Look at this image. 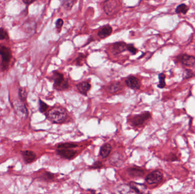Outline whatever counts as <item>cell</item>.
<instances>
[{
  "label": "cell",
  "instance_id": "cell-1",
  "mask_svg": "<svg viewBox=\"0 0 195 194\" xmlns=\"http://www.w3.org/2000/svg\"><path fill=\"white\" fill-rule=\"evenodd\" d=\"M48 117L53 123L61 124L65 121L67 117V113L64 108L56 107L49 111Z\"/></svg>",
  "mask_w": 195,
  "mask_h": 194
},
{
  "label": "cell",
  "instance_id": "cell-2",
  "mask_svg": "<svg viewBox=\"0 0 195 194\" xmlns=\"http://www.w3.org/2000/svg\"><path fill=\"white\" fill-rule=\"evenodd\" d=\"M52 77L54 81V87L57 90H65L68 88V81L66 79H65L62 73L56 71H53Z\"/></svg>",
  "mask_w": 195,
  "mask_h": 194
},
{
  "label": "cell",
  "instance_id": "cell-3",
  "mask_svg": "<svg viewBox=\"0 0 195 194\" xmlns=\"http://www.w3.org/2000/svg\"><path fill=\"white\" fill-rule=\"evenodd\" d=\"M0 55L2 58V68L3 71L7 70L11 58V49L5 46L0 45Z\"/></svg>",
  "mask_w": 195,
  "mask_h": 194
},
{
  "label": "cell",
  "instance_id": "cell-4",
  "mask_svg": "<svg viewBox=\"0 0 195 194\" xmlns=\"http://www.w3.org/2000/svg\"><path fill=\"white\" fill-rule=\"evenodd\" d=\"M163 175L159 170H155L150 173L146 177V182L149 184H153L160 183L163 179Z\"/></svg>",
  "mask_w": 195,
  "mask_h": 194
},
{
  "label": "cell",
  "instance_id": "cell-5",
  "mask_svg": "<svg viewBox=\"0 0 195 194\" xmlns=\"http://www.w3.org/2000/svg\"><path fill=\"white\" fill-rule=\"evenodd\" d=\"M178 62L180 63L183 65L187 67H195V57L189 55L187 54H182L176 57Z\"/></svg>",
  "mask_w": 195,
  "mask_h": 194
},
{
  "label": "cell",
  "instance_id": "cell-6",
  "mask_svg": "<svg viewBox=\"0 0 195 194\" xmlns=\"http://www.w3.org/2000/svg\"><path fill=\"white\" fill-rule=\"evenodd\" d=\"M151 117V115L150 112H145L143 113L134 116L131 120V123L134 126H140Z\"/></svg>",
  "mask_w": 195,
  "mask_h": 194
},
{
  "label": "cell",
  "instance_id": "cell-7",
  "mask_svg": "<svg viewBox=\"0 0 195 194\" xmlns=\"http://www.w3.org/2000/svg\"><path fill=\"white\" fill-rule=\"evenodd\" d=\"M118 7L116 0H106L103 3V9L106 14L111 15L115 11Z\"/></svg>",
  "mask_w": 195,
  "mask_h": 194
},
{
  "label": "cell",
  "instance_id": "cell-8",
  "mask_svg": "<svg viewBox=\"0 0 195 194\" xmlns=\"http://www.w3.org/2000/svg\"><path fill=\"white\" fill-rule=\"evenodd\" d=\"M77 152V151L70 149H58L57 150V155L66 160H71L73 158Z\"/></svg>",
  "mask_w": 195,
  "mask_h": 194
},
{
  "label": "cell",
  "instance_id": "cell-9",
  "mask_svg": "<svg viewBox=\"0 0 195 194\" xmlns=\"http://www.w3.org/2000/svg\"><path fill=\"white\" fill-rule=\"evenodd\" d=\"M125 83L127 87L133 90H139L141 83L140 80L134 76H129L125 79Z\"/></svg>",
  "mask_w": 195,
  "mask_h": 194
},
{
  "label": "cell",
  "instance_id": "cell-10",
  "mask_svg": "<svg viewBox=\"0 0 195 194\" xmlns=\"http://www.w3.org/2000/svg\"><path fill=\"white\" fill-rule=\"evenodd\" d=\"M127 50V44L123 42L115 43L112 47V53L114 55H118Z\"/></svg>",
  "mask_w": 195,
  "mask_h": 194
},
{
  "label": "cell",
  "instance_id": "cell-11",
  "mask_svg": "<svg viewBox=\"0 0 195 194\" xmlns=\"http://www.w3.org/2000/svg\"><path fill=\"white\" fill-rule=\"evenodd\" d=\"M110 163L114 166H120L123 163V157L118 152H114L110 160Z\"/></svg>",
  "mask_w": 195,
  "mask_h": 194
},
{
  "label": "cell",
  "instance_id": "cell-12",
  "mask_svg": "<svg viewBox=\"0 0 195 194\" xmlns=\"http://www.w3.org/2000/svg\"><path fill=\"white\" fill-rule=\"evenodd\" d=\"M21 154L26 163H31L36 159V154L35 152L31 150L21 151Z\"/></svg>",
  "mask_w": 195,
  "mask_h": 194
},
{
  "label": "cell",
  "instance_id": "cell-13",
  "mask_svg": "<svg viewBox=\"0 0 195 194\" xmlns=\"http://www.w3.org/2000/svg\"><path fill=\"white\" fill-rule=\"evenodd\" d=\"M112 32V28L109 24L105 25L102 27L98 32V37L102 39L107 38L111 34Z\"/></svg>",
  "mask_w": 195,
  "mask_h": 194
},
{
  "label": "cell",
  "instance_id": "cell-14",
  "mask_svg": "<svg viewBox=\"0 0 195 194\" xmlns=\"http://www.w3.org/2000/svg\"><path fill=\"white\" fill-rule=\"evenodd\" d=\"M127 172L129 176L131 177H142L144 175V170L138 167H129L127 170Z\"/></svg>",
  "mask_w": 195,
  "mask_h": 194
},
{
  "label": "cell",
  "instance_id": "cell-15",
  "mask_svg": "<svg viewBox=\"0 0 195 194\" xmlns=\"http://www.w3.org/2000/svg\"><path fill=\"white\" fill-rule=\"evenodd\" d=\"M77 88L80 94L86 96L87 92L90 90L91 85L90 84L87 82H83L78 84L77 85Z\"/></svg>",
  "mask_w": 195,
  "mask_h": 194
},
{
  "label": "cell",
  "instance_id": "cell-16",
  "mask_svg": "<svg viewBox=\"0 0 195 194\" xmlns=\"http://www.w3.org/2000/svg\"><path fill=\"white\" fill-rule=\"evenodd\" d=\"M122 88V84L119 82H114L113 83L111 84L107 88L106 90H107V92L110 94H113L118 92L119 90H120Z\"/></svg>",
  "mask_w": 195,
  "mask_h": 194
},
{
  "label": "cell",
  "instance_id": "cell-17",
  "mask_svg": "<svg viewBox=\"0 0 195 194\" xmlns=\"http://www.w3.org/2000/svg\"><path fill=\"white\" fill-rule=\"evenodd\" d=\"M129 186L136 193H143L144 191L146 190V187L143 184L138 183L132 182L129 183Z\"/></svg>",
  "mask_w": 195,
  "mask_h": 194
},
{
  "label": "cell",
  "instance_id": "cell-18",
  "mask_svg": "<svg viewBox=\"0 0 195 194\" xmlns=\"http://www.w3.org/2000/svg\"><path fill=\"white\" fill-rule=\"evenodd\" d=\"M111 146L109 143H106L102 146L100 150V156L102 158H106L109 156L111 152Z\"/></svg>",
  "mask_w": 195,
  "mask_h": 194
},
{
  "label": "cell",
  "instance_id": "cell-19",
  "mask_svg": "<svg viewBox=\"0 0 195 194\" xmlns=\"http://www.w3.org/2000/svg\"><path fill=\"white\" fill-rule=\"evenodd\" d=\"M15 108L16 111L20 114H22V115L23 114L26 115L28 114V110L25 104L23 103V101H21V103L20 102L16 103L15 104Z\"/></svg>",
  "mask_w": 195,
  "mask_h": 194
},
{
  "label": "cell",
  "instance_id": "cell-20",
  "mask_svg": "<svg viewBox=\"0 0 195 194\" xmlns=\"http://www.w3.org/2000/svg\"><path fill=\"white\" fill-rule=\"evenodd\" d=\"M189 11V7L185 4H180L175 9V13L176 14H187Z\"/></svg>",
  "mask_w": 195,
  "mask_h": 194
},
{
  "label": "cell",
  "instance_id": "cell-21",
  "mask_svg": "<svg viewBox=\"0 0 195 194\" xmlns=\"http://www.w3.org/2000/svg\"><path fill=\"white\" fill-rule=\"evenodd\" d=\"M132 188L129 186V185H127V184H122L120 186H119L116 191L118 193H121V194H127V193H131L133 192V191H131Z\"/></svg>",
  "mask_w": 195,
  "mask_h": 194
},
{
  "label": "cell",
  "instance_id": "cell-22",
  "mask_svg": "<svg viewBox=\"0 0 195 194\" xmlns=\"http://www.w3.org/2000/svg\"><path fill=\"white\" fill-rule=\"evenodd\" d=\"M78 145L74 143H63L57 146L58 149H70L77 148Z\"/></svg>",
  "mask_w": 195,
  "mask_h": 194
},
{
  "label": "cell",
  "instance_id": "cell-23",
  "mask_svg": "<svg viewBox=\"0 0 195 194\" xmlns=\"http://www.w3.org/2000/svg\"><path fill=\"white\" fill-rule=\"evenodd\" d=\"M76 0H65L63 3V7L67 11H70L73 7Z\"/></svg>",
  "mask_w": 195,
  "mask_h": 194
},
{
  "label": "cell",
  "instance_id": "cell-24",
  "mask_svg": "<svg viewBox=\"0 0 195 194\" xmlns=\"http://www.w3.org/2000/svg\"><path fill=\"white\" fill-rule=\"evenodd\" d=\"M159 83L157 87L159 88H163L166 86V75L163 73H160L158 75Z\"/></svg>",
  "mask_w": 195,
  "mask_h": 194
},
{
  "label": "cell",
  "instance_id": "cell-25",
  "mask_svg": "<svg viewBox=\"0 0 195 194\" xmlns=\"http://www.w3.org/2000/svg\"><path fill=\"white\" fill-rule=\"evenodd\" d=\"M28 94L24 88H20L18 90V96L21 101H25L27 98Z\"/></svg>",
  "mask_w": 195,
  "mask_h": 194
},
{
  "label": "cell",
  "instance_id": "cell-26",
  "mask_svg": "<svg viewBox=\"0 0 195 194\" xmlns=\"http://www.w3.org/2000/svg\"><path fill=\"white\" fill-rule=\"evenodd\" d=\"M195 76V73H193L192 70L189 69H185L183 73V78L184 79H188Z\"/></svg>",
  "mask_w": 195,
  "mask_h": 194
},
{
  "label": "cell",
  "instance_id": "cell-27",
  "mask_svg": "<svg viewBox=\"0 0 195 194\" xmlns=\"http://www.w3.org/2000/svg\"><path fill=\"white\" fill-rule=\"evenodd\" d=\"M49 106L46 104L45 102L41 100V99L39 100V111L41 113H44L48 109Z\"/></svg>",
  "mask_w": 195,
  "mask_h": 194
},
{
  "label": "cell",
  "instance_id": "cell-28",
  "mask_svg": "<svg viewBox=\"0 0 195 194\" xmlns=\"http://www.w3.org/2000/svg\"><path fill=\"white\" fill-rule=\"evenodd\" d=\"M9 36L7 31L3 28H0V40L8 39Z\"/></svg>",
  "mask_w": 195,
  "mask_h": 194
},
{
  "label": "cell",
  "instance_id": "cell-29",
  "mask_svg": "<svg viewBox=\"0 0 195 194\" xmlns=\"http://www.w3.org/2000/svg\"><path fill=\"white\" fill-rule=\"evenodd\" d=\"M42 178H43L44 180H52L54 178V174L49 173V172H45L42 175Z\"/></svg>",
  "mask_w": 195,
  "mask_h": 194
},
{
  "label": "cell",
  "instance_id": "cell-30",
  "mask_svg": "<svg viewBox=\"0 0 195 194\" xmlns=\"http://www.w3.org/2000/svg\"><path fill=\"white\" fill-rule=\"evenodd\" d=\"M127 50L133 55H135L138 51V49L135 48L133 44H127Z\"/></svg>",
  "mask_w": 195,
  "mask_h": 194
},
{
  "label": "cell",
  "instance_id": "cell-31",
  "mask_svg": "<svg viewBox=\"0 0 195 194\" xmlns=\"http://www.w3.org/2000/svg\"><path fill=\"white\" fill-rule=\"evenodd\" d=\"M103 167V164L101 161H96L95 163L90 167V169H99Z\"/></svg>",
  "mask_w": 195,
  "mask_h": 194
},
{
  "label": "cell",
  "instance_id": "cell-32",
  "mask_svg": "<svg viewBox=\"0 0 195 194\" xmlns=\"http://www.w3.org/2000/svg\"><path fill=\"white\" fill-rule=\"evenodd\" d=\"M178 157L176 156V154H175L174 153H171L168 155V157L167 161H178Z\"/></svg>",
  "mask_w": 195,
  "mask_h": 194
},
{
  "label": "cell",
  "instance_id": "cell-33",
  "mask_svg": "<svg viewBox=\"0 0 195 194\" xmlns=\"http://www.w3.org/2000/svg\"><path fill=\"white\" fill-rule=\"evenodd\" d=\"M63 24V21L62 19L59 18L57 21H56V27L57 29H59L62 27Z\"/></svg>",
  "mask_w": 195,
  "mask_h": 194
},
{
  "label": "cell",
  "instance_id": "cell-34",
  "mask_svg": "<svg viewBox=\"0 0 195 194\" xmlns=\"http://www.w3.org/2000/svg\"><path fill=\"white\" fill-rule=\"evenodd\" d=\"M25 2H26V3H28V4H29V3H31L32 1H33L34 0H24Z\"/></svg>",
  "mask_w": 195,
  "mask_h": 194
}]
</instances>
